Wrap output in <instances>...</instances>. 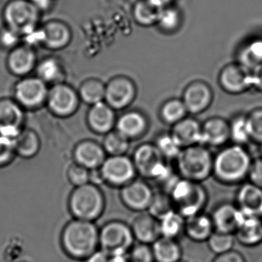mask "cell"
Listing matches in <instances>:
<instances>
[{
  "label": "cell",
  "mask_w": 262,
  "mask_h": 262,
  "mask_svg": "<svg viewBox=\"0 0 262 262\" xmlns=\"http://www.w3.org/2000/svg\"><path fill=\"white\" fill-rule=\"evenodd\" d=\"M159 223L163 237L177 239L185 233V219L176 210L159 219Z\"/></svg>",
  "instance_id": "cell-33"
},
{
  "label": "cell",
  "mask_w": 262,
  "mask_h": 262,
  "mask_svg": "<svg viewBox=\"0 0 262 262\" xmlns=\"http://www.w3.org/2000/svg\"><path fill=\"white\" fill-rule=\"evenodd\" d=\"M214 231L211 215L202 212L185 219V234L192 242H207Z\"/></svg>",
  "instance_id": "cell-25"
},
{
  "label": "cell",
  "mask_w": 262,
  "mask_h": 262,
  "mask_svg": "<svg viewBox=\"0 0 262 262\" xmlns=\"http://www.w3.org/2000/svg\"><path fill=\"white\" fill-rule=\"evenodd\" d=\"M106 152L103 147L93 141L86 140L78 144L73 151L76 163L87 169L97 170L102 166L106 159Z\"/></svg>",
  "instance_id": "cell-20"
},
{
  "label": "cell",
  "mask_w": 262,
  "mask_h": 262,
  "mask_svg": "<svg viewBox=\"0 0 262 262\" xmlns=\"http://www.w3.org/2000/svg\"><path fill=\"white\" fill-rule=\"evenodd\" d=\"M236 205L246 216H259L262 212V189L251 182L242 184L236 194Z\"/></svg>",
  "instance_id": "cell-21"
},
{
  "label": "cell",
  "mask_w": 262,
  "mask_h": 262,
  "mask_svg": "<svg viewBox=\"0 0 262 262\" xmlns=\"http://www.w3.org/2000/svg\"><path fill=\"white\" fill-rule=\"evenodd\" d=\"M67 177L72 185L76 187L82 186L90 182V170L75 163L69 168Z\"/></svg>",
  "instance_id": "cell-42"
},
{
  "label": "cell",
  "mask_w": 262,
  "mask_h": 262,
  "mask_svg": "<svg viewBox=\"0 0 262 262\" xmlns=\"http://www.w3.org/2000/svg\"><path fill=\"white\" fill-rule=\"evenodd\" d=\"M155 262H178L182 260V251L177 239L161 236L151 245Z\"/></svg>",
  "instance_id": "cell-28"
},
{
  "label": "cell",
  "mask_w": 262,
  "mask_h": 262,
  "mask_svg": "<svg viewBox=\"0 0 262 262\" xmlns=\"http://www.w3.org/2000/svg\"><path fill=\"white\" fill-rule=\"evenodd\" d=\"M147 120L138 112H129L121 116L116 122V131L128 140L138 139L147 129Z\"/></svg>",
  "instance_id": "cell-27"
},
{
  "label": "cell",
  "mask_w": 262,
  "mask_h": 262,
  "mask_svg": "<svg viewBox=\"0 0 262 262\" xmlns=\"http://www.w3.org/2000/svg\"><path fill=\"white\" fill-rule=\"evenodd\" d=\"M99 171L103 182L120 188L136 179L137 176L133 159L125 155L106 158Z\"/></svg>",
  "instance_id": "cell-8"
},
{
  "label": "cell",
  "mask_w": 262,
  "mask_h": 262,
  "mask_svg": "<svg viewBox=\"0 0 262 262\" xmlns=\"http://www.w3.org/2000/svg\"><path fill=\"white\" fill-rule=\"evenodd\" d=\"M69 206L76 219L93 222L100 217L105 210V196L97 185L87 183L73 190Z\"/></svg>",
  "instance_id": "cell-5"
},
{
  "label": "cell",
  "mask_w": 262,
  "mask_h": 262,
  "mask_svg": "<svg viewBox=\"0 0 262 262\" xmlns=\"http://www.w3.org/2000/svg\"><path fill=\"white\" fill-rule=\"evenodd\" d=\"M162 9L148 2V0L139 3L135 7L134 16L136 22L144 27L157 24L159 14Z\"/></svg>",
  "instance_id": "cell-35"
},
{
  "label": "cell",
  "mask_w": 262,
  "mask_h": 262,
  "mask_svg": "<svg viewBox=\"0 0 262 262\" xmlns=\"http://www.w3.org/2000/svg\"><path fill=\"white\" fill-rule=\"evenodd\" d=\"M172 199L174 209L185 219L203 212L208 194L200 182L179 178L168 191Z\"/></svg>",
  "instance_id": "cell-3"
},
{
  "label": "cell",
  "mask_w": 262,
  "mask_h": 262,
  "mask_svg": "<svg viewBox=\"0 0 262 262\" xmlns=\"http://www.w3.org/2000/svg\"><path fill=\"white\" fill-rule=\"evenodd\" d=\"M25 120L24 108L10 99H0V136L16 139Z\"/></svg>",
  "instance_id": "cell-12"
},
{
  "label": "cell",
  "mask_w": 262,
  "mask_h": 262,
  "mask_svg": "<svg viewBox=\"0 0 262 262\" xmlns=\"http://www.w3.org/2000/svg\"><path fill=\"white\" fill-rule=\"evenodd\" d=\"M128 257L130 262H155L151 245L139 242L130 249Z\"/></svg>",
  "instance_id": "cell-43"
},
{
  "label": "cell",
  "mask_w": 262,
  "mask_h": 262,
  "mask_svg": "<svg viewBox=\"0 0 262 262\" xmlns=\"http://www.w3.org/2000/svg\"><path fill=\"white\" fill-rule=\"evenodd\" d=\"M234 234L214 231L207 241L208 248L216 255L231 251L234 248Z\"/></svg>",
  "instance_id": "cell-38"
},
{
  "label": "cell",
  "mask_w": 262,
  "mask_h": 262,
  "mask_svg": "<svg viewBox=\"0 0 262 262\" xmlns=\"http://www.w3.org/2000/svg\"><path fill=\"white\" fill-rule=\"evenodd\" d=\"M80 98L70 85L60 82L49 90L47 103L50 111L58 117L73 116L79 108Z\"/></svg>",
  "instance_id": "cell-10"
},
{
  "label": "cell",
  "mask_w": 262,
  "mask_h": 262,
  "mask_svg": "<svg viewBox=\"0 0 262 262\" xmlns=\"http://www.w3.org/2000/svg\"><path fill=\"white\" fill-rule=\"evenodd\" d=\"M260 217H261V219H262V212H261V214H260Z\"/></svg>",
  "instance_id": "cell-56"
},
{
  "label": "cell",
  "mask_w": 262,
  "mask_h": 262,
  "mask_svg": "<svg viewBox=\"0 0 262 262\" xmlns=\"http://www.w3.org/2000/svg\"><path fill=\"white\" fill-rule=\"evenodd\" d=\"M238 61L239 65L250 72L262 65V39L247 44L239 53Z\"/></svg>",
  "instance_id": "cell-31"
},
{
  "label": "cell",
  "mask_w": 262,
  "mask_h": 262,
  "mask_svg": "<svg viewBox=\"0 0 262 262\" xmlns=\"http://www.w3.org/2000/svg\"><path fill=\"white\" fill-rule=\"evenodd\" d=\"M174 210L176 209L170 194L166 191H161L154 193L152 200L147 211L159 220Z\"/></svg>",
  "instance_id": "cell-34"
},
{
  "label": "cell",
  "mask_w": 262,
  "mask_h": 262,
  "mask_svg": "<svg viewBox=\"0 0 262 262\" xmlns=\"http://www.w3.org/2000/svg\"><path fill=\"white\" fill-rule=\"evenodd\" d=\"M61 242L69 256L85 260L99 247V230L93 222L76 219L66 225Z\"/></svg>",
  "instance_id": "cell-2"
},
{
  "label": "cell",
  "mask_w": 262,
  "mask_h": 262,
  "mask_svg": "<svg viewBox=\"0 0 262 262\" xmlns=\"http://www.w3.org/2000/svg\"><path fill=\"white\" fill-rule=\"evenodd\" d=\"M36 76L48 85L63 82L64 70L59 59L47 57L38 62L36 69Z\"/></svg>",
  "instance_id": "cell-29"
},
{
  "label": "cell",
  "mask_w": 262,
  "mask_h": 262,
  "mask_svg": "<svg viewBox=\"0 0 262 262\" xmlns=\"http://www.w3.org/2000/svg\"><path fill=\"white\" fill-rule=\"evenodd\" d=\"M41 31L42 46L49 50H62L71 42V30L62 21H48L41 27Z\"/></svg>",
  "instance_id": "cell-19"
},
{
  "label": "cell",
  "mask_w": 262,
  "mask_h": 262,
  "mask_svg": "<svg viewBox=\"0 0 262 262\" xmlns=\"http://www.w3.org/2000/svg\"><path fill=\"white\" fill-rule=\"evenodd\" d=\"M105 85L99 79H90L82 82L79 87L80 100L93 105L105 100Z\"/></svg>",
  "instance_id": "cell-32"
},
{
  "label": "cell",
  "mask_w": 262,
  "mask_h": 262,
  "mask_svg": "<svg viewBox=\"0 0 262 262\" xmlns=\"http://www.w3.org/2000/svg\"><path fill=\"white\" fill-rule=\"evenodd\" d=\"M248 179L251 183L262 189V158L253 161Z\"/></svg>",
  "instance_id": "cell-47"
},
{
  "label": "cell",
  "mask_w": 262,
  "mask_h": 262,
  "mask_svg": "<svg viewBox=\"0 0 262 262\" xmlns=\"http://www.w3.org/2000/svg\"><path fill=\"white\" fill-rule=\"evenodd\" d=\"M236 240L245 247H254L262 243V219L259 216H245L234 233Z\"/></svg>",
  "instance_id": "cell-26"
},
{
  "label": "cell",
  "mask_w": 262,
  "mask_h": 262,
  "mask_svg": "<svg viewBox=\"0 0 262 262\" xmlns=\"http://www.w3.org/2000/svg\"><path fill=\"white\" fill-rule=\"evenodd\" d=\"M251 139L262 142V108L254 110L247 117Z\"/></svg>",
  "instance_id": "cell-44"
},
{
  "label": "cell",
  "mask_w": 262,
  "mask_h": 262,
  "mask_svg": "<svg viewBox=\"0 0 262 262\" xmlns=\"http://www.w3.org/2000/svg\"><path fill=\"white\" fill-rule=\"evenodd\" d=\"M129 140L120 133L110 132L103 141V148L110 156H124L129 148Z\"/></svg>",
  "instance_id": "cell-37"
},
{
  "label": "cell",
  "mask_w": 262,
  "mask_h": 262,
  "mask_svg": "<svg viewBox=\"0 0 262 262\" xmlns=\"http://www.w3.org/2000/svg\"><path fill=\"white\" fill-rule=\"evenodd\" d=\"M49 90L47 84L37 76H26L15 86V100L24 108L36 110L47 102Z\"/></svg>",
  "instance_id": "cell-9"
},
{
  "label": "cell",
  "mask_w": 262,
  "mask_h": 262,
  "mask_svg": "<svg viewBox=\"0 0 262 262\" xmlns=\"http://www.w3.org/2000/svg\"><path fill=\"white\" fill-rule=\"evenodd\" d=\"M22 36L8 27L0 31V46L3 48L12 50L19 46Z\"/></svg>",
  "instance_id": "cell-46"
},
{
  "label": "cell",
  "mask_w": 262,
  "mask_h": 262,
  "mask_svg": "<svg viewBox=\"0 0 262 262\" xmlns=\"http://www.w3.org/2000/svg\"><path fill=\"white\" fill-rule=\"evenodd\" d=\"M178 262H188V261H186V260H182H182H179V261H178Z\"/></svg>",
  "instance_id": "cell-54"
},
{
  "label": "cell",
  "mask_w": 262,
  "mask_h": 262,
  "mask_svg": "<svg viewBox=\"0 0 262 262\" xmlns=\"http://www.w3.org/2000/svg\"><path fill=\"white\" fill-rule=\"evenodd\" d=\"M187 111L183 101L171 99L164 104L161 110V116L164 122L170 125H176L185 119Z\"/></svg>",
  "instance_id": "cell-36"
},
{
  "label": "cell",
  "mask_w": 262,
  "mask_h": 262,
  "mask_svg": "<svg viewBox=\"0 0 262 262\" xmlns=\"http://www.w3.org/2000/svg\"><path fill=\"white\" fill-rule=\"evenodd\" d=\"M16 154L24 159H31L38 154L40 149L39 136L33 130H23L15 139Z\"/></svg>",
  "instance_id": "cell-30"
},
{
  "label": "cell",
  "mask_w": 262,
  "mask_h": 262,
  "mask_svg": "<svg viewBox=\"0 0 262 262\" xmlns=\"http://www.w3.org/2000/svg\"><path fill=\"white\" fill-rule=\"evenodd\" d=\"M245 214L234 204L222 203L211 214L214 231L234 234L245 219Z\"/></svg>",
  "instance_id": "cell-14"
},
{
  "label": "cell",
  "mask_w": 262,
  "mask_h": 262,
  "mask_svg": "<svg viewBox=\"0 0 262 262\" xmlns=\"http://www.w3.org/2000/svg\"><path fill=\"white\" fill-rule=\"evenodd\" d=\"M230 139V125L221 118L208 119L202 126L201 145L221 146Z\"/></svg>",
  "instance_id": "cell-24"
},
{
  "label": "cell",
  "mask_w": 262,
  "mask_h": 262,
  "mask_svg": "<svg viewBox=\"0 0 262 262\" xmlns=\"http://www.w3.org/2000/svg\"><path fill=\"white\" fill-rule=\"evenodd\" d=\"M212 262H246L242 253L231 250L224 254L216 255Z\"/></svg>",
  "instance_id": "cell-48"
},
{
  "label": "cell",
  "mask_w": 262,
  "mask_h": 262,
  "mask_svg": "<svg viewBox=\"0 0 262 262\" xmlns=\"http://www.w3.org/2000/svg\"><path fill=\"white\" fill-rule=\"evenodd\" d=\"M108 262H130L129 259L126 255L112 256L110 257Z\"/></svg>",
  "instance_id": "cell-53"
},
{
  "label": "cell",
  "mask_w": 262,
  "mask_h": 262,
  "mask_svg": "<svg viewBox=\"0 0 262 262\" xmlns=\"http://www.w3.org/2000/svg\"><path fill=\"white\" fill-rule=\"evenodd\" d=\"M135 241L131 227L122 221H111L99 230V247L110 257L126 255Z\"/></svg>",
  "instance_id": "cell-7"
},
{
  "label": "cell",
  "mask_w": 262,
  "mask_h": 262,
  "mask_svg": "<svg viewBox=\"0 0 262 262\" xmlns=\"http://www.w3.org/2000/svg\"><path fill=\"white\" fill-rule=\"evenodd\" d=\"M171 136L182 148L202 142V126L195 119L185 118L173 127Z\"/></svg>",
  "instance_id": "cell-23"
},
{
  "label": "cell",
  "mask_w": 262,
  "mask_h": 262,
  "mask_svg": "<svg viewBox=\"0 0 262 262\" xmlns=\"http://www.w3.org/2000/svg\"><path fill=\"white\" fill-rule=\"evenodd\" d=\"M179 176L182 179L202 183L212 176V155L202 145L182 148L177 159Z\"/></svg>",
  "instance_id": "cell-4"
},
{
  "label": "cell",
  "mask_w": 262,
  "mask_h": 262,
  "mask_svg": "<svg viewBox=\"0 0 262 262\" xmlns=\"http://www.w3.org/2000/svg\"><path fill=\"white\" fill-rule=\"evenodd\" d=\"M136 96L134 82L125 76H118L105 85L104 101L113 110H121L131 105Z\"/></svg>",
  "instance_id": "cell-13"
},
{
  "label": "cell",
  "mask_w": 262,
  "mask_h": 262,
  "mask_svg": "<svg viewBox=\"0 0 262 262\" xmlns=\"http://www.w3.org/2000/svg\"><path fill=\"white\" fill-rule=\"evenodd\" d=\"M182 101L188 113L199 114L211 105L212 92L205 82H192L185 89Z\"/></svg>",
  "instance_id": "cell-18"
},
{
  "label": "cell",
  "mask_w": 262,
  "mask_h": 262,
  "mask_svg": "<svg viewBox=\"0 0 262 262\" xmlns=\"http://www.w3.org/2000/svg\"><path fill=\"white\" fill-rule=\"evenodd\" d=\"M132 231L139 243L151 245L162 236L159 219L148 211L140 212L132 222Z\"/></svg>",
  "instance_id": "cell-16"
},
{
  "label": "cell",
  "mask_w": 262,
  "mask_h": 262,
  "mask_svg": "<svg viewBox=\"0 0 262 262\" xmlns=\"http://www.w3.org/2000/svg\"><path fill=\"white\" fill-rule=\"evenodd\" d=\"M180 15L174 9L164 8L161 10L157 24L167 32L176 30L180 24Z\"/></svg>",
  "instance_id": "cell-41"
},
{
  "label": "cell",
  "mask_w": 262,
  "mask_h": 262,
  "mask_svg": "<svg viewBox=\"0 0 262 262\" xmlns=\"http://www.w3.org/2000/svg\"><path fill=\"white\" fill-rule=\"evenodd\" d=\"M219 82L223 90L231 94H239L252 87L251 72L239 64L225 67L221 72Z\"/></svg>",
  "instance_id": "cell-15"
},
{
  "label": "cell",
  "mask_w": 262,
  "mask_h": 262,
  "mask_svg": "<svg viewBox=\"0 0 262 262\" xmlns=\"http://www.w3.org/2000/svg\"><path fill=\"white\" fill-rule=\"evenodd\" d=\"M252 87L262 93V65L251 71Z\"/></svg>",
  "instance_id": "cell-49"
},
{
  "label": "cell",
  "mask_w": 262,
  "mask_h": 262,
  "mask_svg": "<svg viewBox=\"0 0 262 262\" xmlns=\"http://www.w3.org/2000/svg\"><path fill=\"white\" fill-rule=\"evenodd\" d=\"M36 54L29 46H18L13 49L7 58V67L15 76L26 77L36 69Z\"/></svg>",
  "instance_id": "cell-17"
},
{
  "label": "cell",
  "mask_w": 262,
  "mask_h": 262,
  "mask_svg": "<svg viewBox=\"0 0 262 262\" xmlns=\"http://www.w3.org/2000/svg\"><path fill=\"white\" fill-rule=\"evenodd\" d=\"M40 14L31 0H10L4 10L7 27L21 36L37 28Z\"/></svg>",
  "instance_id": "cell-6"
},
{
  "label": "cell",
  "mask_w": 262,
  "mask_h": 262,
  "mask_svg": "<svg viewBox=\"0 0 262 262\" xmlns=\"http://www.w3.org/2000/svg\"><path fill=\"white\" fill-rule=\"evenodd\" d=\"M260 151H261V154H262V142L260 143Z\"/></svg>",
  "instance_id": "cell-55"
},
{
  "label": "cell",
  "mask_w": 262,
  "mask_h": 262,
  "mask_svg": "<svg viewBox=\"0 0 262 262\" xmlns=\"http://www.w3.org/2000/svg\"><path fill=\"white\" fill-rule=\"evenodd\" d=\"M230 139L235 145H245L251 140L248 120L245 116L235 118L230 125Z\"/></svg>",
  "instance_id": "cell-39"
},
{
  "label": "cell",
  "mask_w": 262,
  "mask_h": 262,
  "mask_svg": "<svg viewBox=\"0 0 262 262\" xmlns=\"http://www.w3.org/2000/svg\"><path fill=\"white\" fill-rule=\"evenodd\" d=\"M31 2L36 6V8L42 12L48 11L53 5V0H31Z\"/></svg>",
  "instance_id": "cell-51"
},
{
  "label": "cell",
  "mask_w": 262,
  "mask_h": 262,
  "mask_svg": "<svg viewBox=\"0 0 262 262\" xmlns=\"http://www.w3.org/2000/svg\"><path fill=\"white\" fill-rule=\"evenodd\" d=\"M148 1L159 9L165 8V7L171 2V0H148Z\"/></svg>",
  "instance_id": "cell-52"
},
{
  "label": "cell",
  "mask_w": 262,
  "mask_h": 262,
  "mask_svg": "<svg viewBox=\"0 0 262 262\" xmlns=\"http://www.w3.org/2000/svg\"><path fill=\"white\" fill-rule=\"evenodd\" d=\"M156 145L165 159H177L182 149L171 135L161 136L156 141Z\"/></svg>",
  "instance_id": "cell-40"
},
{
  "label": "cell",
  "mask_w": 262,
  "mask_h": 262,
  "mask_svg": "<svg viewBox=\"0 0 262 262\" xmlns=\"http://www.w3.org/2000/svg\"><path fill=\"white\" fill-rule=\"evenodd\" d=\"M87 122L89 126L94 133L108 134L112 132L116 124L114 110L105 101L91 105L87 115Z\"/></svg>",
  "instance_id": "cell-22"
},
{
  "label": "cell",
  "mask_w": 262,
  "mask_h": 262,
  "mask_svg": "<svg viewBox=\"0 0 262 262\" xmlns=\"http://www.w3.org/2000/svg\"><path fill=\"white\" fill-rule=\"evenodd\" d=\"M155 191L149 184L142 179H134L122 187L120 199L128 209L136 212L148 211Z\"/></svg>",
  "instance_id": "cell-11"
},
{
  "label": "cell",
  "mask_w": 262,
  "mask_h": 262,
  "mask_svg": "<svg viewBox=\"0 0 262 262\" xmlns=\"http://www.w3.org/2000/svg\"><path fill=\"white\" fill-rule=\"evenodd\" d=\"M110 256H108L102 250H97L94 253L85 259V262H108Z\"/></svg>",
  "instance_id": "cell-50"
},
{
  "label": "cell",
  "mask_w": 262,
  "mask_h": 262,
  "mask_svg": "<svg viewBox=\"0 0 262 262\" xmlns=\"http://www.w3.org/2000/svg\"><path fill=\"white\" fill-rule=\"evenodd\" d=\"M16 154L15 139L0 136V167L10 164Z\"/></svg>",
  "instance_id": "cell-45"
},
{
  "label": "cell",
  "mask_w": 262,
  "mask_h": 262,
  "mask_svg": "<svg viewBox=\"0 0 262 262\" xmlns=\"http://www.w3.org/2000/svg\"><path fill=\"white\" fill-rule=\"evenodd\" d=\"M252 162L242 145L226 147L214 158L212 176L224 185H238L248 179Z\"/></svg>",
  "instance_id": "cell-1"
}]
</instances>
